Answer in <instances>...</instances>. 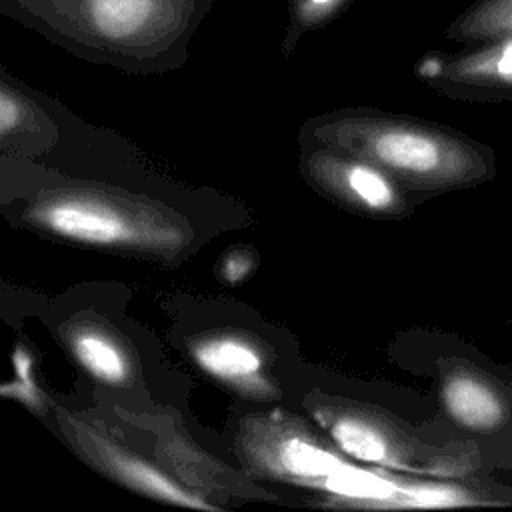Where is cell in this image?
<instances>
[{"label":"cell","instance_id":"obj_5","mask_svg":"<svg viewBox=\"0 0 512 512\" xmlns=\"http://www.w3.org/2000/svg\"><path fill=\"white\" fill-rule=\"evenodd\" d=\"M306 178L328 198L370 216H396L406 202L398 182L380 166L334 148L304 158Z\"/></svg>","mask_w":512,"mask_h":512},{"label":"cell","instance_id":"obj_15","mask_svg":"<svg viewBox=\"0 0 512 512\" xmlns=\"http://www.w3.org/2000/svg\"><path fill=\"white\" fill-rule=\"evenodd\" d=\"M254 270V256L244 250L228 252L220 262V278L228 284H238Z\"/></svg>","mask_w":512,"mask_h":512},{"label":"cell","instance_id":"obj_9","mask_svg":"<svg viewBox=\"0 0 512 512\" xmlns=\"http://www.w3.org/2000/svg\"><path fill=\"white\" fill-rule=\"evenodd\" d=\"M190 354L202 372L242 394L268 396L272 392L266 376V354L252 338L234 332H212L194 340Z\"/></svg>","mask_w":512,"mask_h":512},{"label":"cell","instance_id":"obj_6","mask_svg":"<svg viewBox=\"0 0 512 512\" xmlns=\"http://www.w3.org/2000/svg\"><path fill=\"white\" fill-rule=\"evenodd\" d=\"M66 422L68 432L74 444L84 454V458L112 480L124 484L126 488L142 496L172 506H184L194 510H218V506L208 502L200 492L190 490L174 476H170L166 470H162L156 464H150L140 454L120 446L116 440H110L104 434L94 432L92 428L74 418H66Z\"/></svg>","mask_w":512,"mask_h":512},{"label":"cell","instance_id":"obj_4","mask_svg":"<svg viewBox=\"0 0 512 512\" xmlns=\"http://www.w3.org/2000/svg\"><path fill=\"white\" fill-rule=\"evenodd\" d=\"M332 444L284 414H260L246 420L238 432V452L254 472L316 490H324L348 462V456Z\"/></svg>","mask_w":512,"mask_h":512},{"label":"cell","instance_id":"obj_11","mask_svg":"<svg viewBox=\"0 0 512 512\" xmlns=\"http://www.w3.org/2000/svg\"><path fill=\"white\" fill-rule=\"evenodd\" d=\"M68 348L80 368L106 386H126L134 364L124 342L100 324H74L66 332Z\"/></svg>","mask_w":512,"mask_h":512},{"label":"cell","instance_id":"obj_14","mask_svg":"<svg viewBox=\"0 0 512 512\" xmlns=\"http://www.w3.org/2000/svg\"><path fill=\"white\" fill-rule=\"evenodd\" d=\"M352 0H288L286 32L282 38V52L288 56L294 52L302 36L336 20Z\"/></svg>","mask_w":512,"mask_h":512},{"label":"cell","instance_id":"obj_12","mask_svg":"<svg viewBox=\"0 0 512 512\" xmlns=\"http://www.w3.org/2000/svg\"><path fill=\"white\" fill-rule=\"evenodd\" d=\"M512 34V0H476L446 30L458 42H486Z\"/></svg>","mask_w":512,"mask_h":512},{"label":"cell","instance_id":"obj_8","mask_svg":"<svg viewBox=\"0 0 512 512\" xmlns=\"http://www.w3.org/2000/svg\"><path fill=\"white\" fill-rule=\"evenodd\" d=\"M418 74L460 96L512 94V34L478 42L460 54H428L418 64Z\"/></svg>","mask_w":512,"mask_h":512},{"label":"cell","instance_id":"obj_1","mask_svg":"<svg viewBox=\"0 0 512 512\" xmlns=\"http://www.w3.org/2000/svg\"><path fill=\"white\" fill-rule=\"evenodd\" d=\"M214 0H0V14L76 56L128 72H164L188 46Z\"/></svg>","mask_w":512,"mask_h":512},{"label":"cell","instance_id":"obj_3","mask_svg":"<svg viewBox=\"0 0 512 512\" xmlns=\"http://www.w3.org/2000/svg\"><path fill=\"white\" fill-rule=\"evenodd\" d=\"M26 216L54 238L132 254L176 256L192 238L178 214L98 188L50 190L30 204Z\"/></svg>","mask_w":512,"mask_h":512},{"label":"cell","instance_id":"obj_7","mask_svg":"<svg viewBox=\"0 0 512 512\" xmlns=\"http://www.w3.org/2000/svg\"><path fill=\"white\" fill-rule=\"evenodd\" d=\"M310 410L334 446L350 460L386 470H414L408 442L384 416L336 400H316Z\"/></svg>","mask_w":512,"mask_h":512},{"label":"cell","instance_id":"obj_13","mask_svg":"<svg viewBox=\"0 0 512 512\" xmlns=\"http://www.w3.org/2000/svg\"><path fill=\"white\" fill-rule=\"evenodd\" d=\"M478 504L472 492L444 480L400 478L398 494L390 508H454Z\"/></svg>","mask_w":512,"mask_h":512},{"label":"cell","instance_id":"obj_10","mask_svg":"<svg viewBox=\"0 0 512 512\" xmlns=\"http://www.w3.org/2000/svg\"><path fill=\"white\" fill-rule=\"evenodd\" d=\"M440 398L446 414L466 430L492 432L508 416L500 392L470 368L450 370L442 378Z\"/></svg>","mask_w":512,"mask_h":512},{"label":"cell","instance_id":"obj_2","mask_svg":"<svg viewBox=\"0 0 512 512\" xmlns=\"http://www.w3.org/2000/svg\"><path fill=\"white\" fill-rule=\"evenodd\" d=\"M324 146L360 156L414 190H452L490 178L492 160L474 142L412 118L354 110L322 118Z\"/></svg>","mask_w":512,"mask_h":512}]
</instances>
